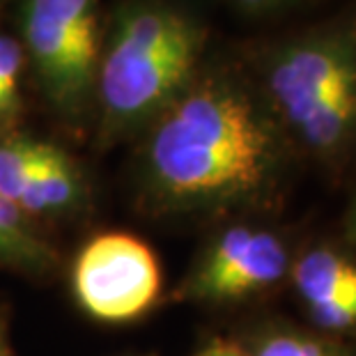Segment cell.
<instances>
[{
    "instance_id": "cell-6",
    "label": "cell",
    "mask_w": 356,
    "mask_h": 356,
    "mask_svg": "<svg viewBox=\"0 0 356 356\" xmlns=\"http://www.w3.org/2000/svg\"><path fill=\"white\" fill-rule=\"evenodd\" d=\"M72 290L92 320L134 322L161 297V264L143 239L127 232H104L79 251L72 267Z\"/></svg>"
},
{
    "instance_id": "cell-7",
    "label": "cell",
    "mask_w": 356,
    "mask_h": 356,
    "mask_svg": "<svg viewBox=\"0 0 356 356\" xmlns=\"http://www.w3.org/2000/svg\"><path fill=\"white\" fill-rule=\"evenodd\" d=\"M310 327L356 343V253L329 239L299 246L290 280Z\"/></svg>"
},
{
    "instance_id": "cell-14",
    "label": "cell",
    "mask_w": 356,
    "mask_h": 356,
    "mask_svg": "<svg viewBox=\"0 0 356 356\" xmlns=\"http://www.w3.org/2000/svg\"><path fill=\"white\" fill-rule=\"evenodd\" d=\"M0 356H14L12 329H10V306L0 299Z\"/></svg>"
},
{
    "instance_id": "cell-12",
    "label": "cell",
    "mask_w": 356,
    "mask_h": 356,
    "mask_svg": "<svg viewBox=\"0 0 356 356\" xmlns=\"http://www.w3.org/2000/svg\"><path fill=\"white\" fill-rule=\"evenodd\" d=\"M234 17L251 24H280L301 17L322 0H221Z\"/></svg>"
},
{
    "instance_id": "cell-3",
    "label": "cell",
    "mask_w": 356,
    "mask_h": 356,
    "mask_svg": "<svg viewBox=\"0 0 356 356\" xmlns=\"http://www.w3.org/2000/svg\"><path fill=\"white\" fill-rule=\"evenodd\" d=\"M211 53L202 0H118L106 12L92 111L97 149L136 140Z\"/></svg>"
},
{
    "instance_id": "cell-10",
    "label": "cell",
    "mask_w": 356,
    "mask_h": 356,
    "mask_svg": "<svg viewBox=\"0 0 356 356\" xmlns=\"http://www.w3.org/2000/svg\"><path fill=\"white\" fill-rule=\"evenodd\" d=\"M234 340L248 356H356V343L352 340L333 338L280 317L253 324Z\"/></svg>"
},
{
    "instance_id": "cell-5",
    "label": "cell",
    "mask_w": 356,
    "mask_h": 356,
    "mask_svg": "<svg viewBox=\"0 0 356 356\" xmlns=\"http://www.w3.org/2000/svg\"><path fill=\"white\" fill-rule=\"evenodd\" d=\"M297 251L290 234L260 216L230 218L204 241L172 299L225 308L269 297L290 280Z\"/></svg>"
},
{
    "instance_id": "cell-11",
    "label": "cell",
    "mask_w": 356,
    "mask_h": 356,
    "mask_svg": "<svg viewBox=\"0 0 356 356\" xmlns=\"http://www.w3.org/2000/svg\"><path fill=\"white\" fill-rule=\"evenodd\" d=\"M28 63L19 37L0 33V136L21 129L26 115V81Z\"/></svg>"
},
{
    "instance_id": "cell-9",
    "label": "cell",
    "mask_w": 356,
    "mask_h": 356,
    "mask_svg": "<svg viewBox=\"0 0 356 356\" xmlns=\"http://www.w3.org/2000/svg\"><path fill=\"white\" fill-rule=\"evenodd\" d=\"M60 264L63 255L40 223L30 221L0 195V267L28 278H49Z\"/></svg>"
},
{
    "instance_id": "cell-13",
    "label": "cell",
    "mask_w": 356,
    "mask_h": 356,
    "mask_svg": "<svg viewBox=\"0 0 356 356\" xmlns=\"http://www.w3.org/2000/svg\"><path fill=\"white\" fill-rule=\"evenodd\" d=\"M193 356H248V354L244 352V347H241L237 340L216 336L207 340Z\"/></svg>"
},
{
    "instance_id": "cell-15",
    "label": "cell",
    "mask_w": 356,
    "mask_h": 356,
    "mask_svg": "<svg viewBox=\"0 0 356 356\" xmlns=\"http://www.w3.org/2000/svg\"><path fill=\"white\" fill-rule=\"evenodd\" d=\"M343 228H345V244L356 253V186L347 202L345 218H343Z\"/></svg>"
},
{
    "instance_id": "cell-16",
    "label": "cell",
    "mask_w": 356,
    "mask_h": 356,
    "mask_svg": "<svg viewBox=\"0 0 356 356\" xmlns=\"http://www.w3.org/2000/svg\"><path fill=\"white\" fill-rule=\"evenodd\" d=\"M3 3H7V0H0V5H3Z\"/></svg>"
},
{
    "instance_id": "cell-4",
    "label": "cell",
    "mask_w": 356,
    "mask_h": 356,
    "mask_svg": "<svg viewBox=\"0 0 356 356\" xmlns=\"http://www.w3.org/2000/svg\"><path fill=\"white\" fill-rule=\"evenodd\" d=\"M104 26L102 0H21L28 72L47 108L74 131L92 127Z\"/></svg>"
},
{
    "instance_id": "cell-8",
    "label": "cell",
    "mask_w": 356,
    "mask_h": 356,
    "mask_svg": "<svg viewBox=\"0 0 356 356\" xmlns=\"http://www.w3.org/2000/svg\"><path fill=\"white\" fill-rule=\"evenodd\" d=\"M90 202L92 186L88 170L70 149L51 140L24 204V214L35 223L63 221L88 211Z\"/></svg>"
},
{
    "instance_id": "cell-1",
    "label": "cell",
    "mask_w": 356,
    "mask_h": 356,
    "mask_svg": "<svg viewBox=\"0 0 356 356\" xmlns=\"http://www.w3.org/2000/svg\"><path fill=\"white\" fill-rule=\"evenodd\" d=\"M136 143L138 195L159 216H257L285 200L304 165L239 51L211 49Z\"/></svg>"
},
{
    "instance_id": "cell-2",
    "label": "cell",
    "mask_w": 356,
    "mask_h": 356,
    "mask_svg": "<svg viewBox=\"0 0 356 356\" xmlns=\"http://www.w3.org/2000/svg\"><path fill=\"white\" fill-rule=\"evenodd\" d=\"M239 56L301 163L333 181L356 170V0Z\"/></svg>"
}]
</instances>
